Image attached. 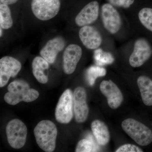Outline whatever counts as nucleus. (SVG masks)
<instances>
[{
	"label": "nucleus",
	"instance_id": "nucleus-1",
	"mask_svg": "<svg viewBox=\"0 0 152 152\" xmlns=\"http://www.w3.org/2000/svg\"><path fill=\"white\" fill-rule=\"evenodd\" d=\"M8 91L4 99L11 105H15L21 102H32L39 96L38 91L31 88L29 85L23 80H16L10 83L8 86Z\"/></svg>",
	"mask_w": 152,
	"mask_h": 152
},
{
	"label": "nucleus",
	"instance_id": "nucleus-2",
	"mask_svg": "<svg viewBox=\"0 0 152 152\" xmlns=\"http://www.w3.org/2000/svg\"><path fill=\"white\" fill-rule=\"evenodd\" d=\"M34 134L36 142L41 149L46 152L54 151L58 130L53 122L49 120L41 121L35 127Z\"/></svg>",
	"mask_w": 152,
	"mask_h": 152
},
{
	"label": "nucleus",
	"instance_id": "nucleus-3",
	"mask_svg": "<svg viewBox=\"0 0 152 152\" xmlns=\"http://www.w3.org/2000/svg\"><path fill=\"white\" fill-rule=\"evenodd\" d=\"M123 129L137 144L145 146L152 142V131L137 120L128 118L121 124Z\"/></svg>",
	"mask_w": 152,
	"mask_h": 152
},
{
	"label": "nucleus",
	"instance_id": "nucleus-4",
	"mask_svg": "<svg viewBox=\"0 0 152 152\" xmlns=\"http://www.w3.org/2000/svg\"><path fill=\"white\" fill-rule=\"evenodd\" d=\"M27 128L24 123L18 119L11 120L6 127L8 142L11 147L18 149L25 145Z\"/></svg>",
	"mask_w": 152,
	"mask_h": 152
},
{
	"label": "nucleus",
	"instance_id": "nucleus-5",
	"mask_svg": "<svg viewBox=\"0 0 152 152\" xmlns=\"http://www.w3.org/2000/svg\"><path fill=\"white\" fill-rule=\"evenodd\" d=\"M60 0H32L31 7L35 16L42 21L50 20L59 12Z\"/></svg>",
	"mask_w": 152,
	"mask_h": 152
},
{
	"label": "nucleus",
	"instance_id": "nucleus-6",
	"mask_svg": "<svg viewBox=\"0 0 152 152\" xmlns=\"http://www.w3.org/2000/svg\"><path fill=\"white\" fill-rule=\"evenodd\" d=\"M73 94L72 91L67 89L60 97L56 107L55 117L58 122L67 124L73 117Z\"/></svg>",
	"mask_w": 152,
	"mask_h": 152
},
{
	"label": "nucleus",
	"instance_id": "nucleus-7",
	"mask_svg": "<svg viewBox=\"0 0 152 152\" xmlns=\"http://www.w3.org/2000/svg\"><path fill=\"white\" fill-rule=\"evenodd\" d=\"M101 15L104 27L110 34H115L120 31L122 25L121 18L114 6L109 3L103 4Z\"/></svg>",
	"mask_w": 152,
	"mask_h": 152
},
{
	"label": "nucleus",
	"instance_id": "nucleus-8",
	"mask_svg": "<svg viewBox=\"0 0 152 152\" xmlns=\"http://www.w3.org/2000/svg\"><path fill=\"white\" fill-rule=\"evenodd\" d=\"M152 55V48L149 42L143 38L138 39L130 56V65L132 67H139L149 59Z\"/></svg>",
	"mask_w": 152,
	"mask_h": 152
},
{
	"label": "nucleus",
	"instance_id": "nucleus-9",
	"mask_svg": "<svg viewBox=\"0 0 152 152\" xmlns=\"http://www.w3.org/2000/svg\"><path fill=\"white\" fill-rule=\"evenodd\" d=\"M22 68L21 64L16 59L9 56L0 60V87L5 86L11 77H14Z\"/></svg>",
	"mask_w": 152,
	"mask_h": 152
},
{
	"label": "nucleus",
	"instance_id": "nucleus-10",
	"mask_svg": "<svg viewBox=\"0 0 152 152\" xmlns=\"http://www.w3.org/2000/svg\"><path fill=\"white\" fill-rule=\"evenodd\" d=\"M74 112L75 119L78 123L85 122L88 115V106L87 102V93L84 88L78 87L73 93Z\"/></svg>",
	"mask_w": 152,
	"mask_h": 152
},
{
	"label": "nucleus",
	"instance_id": "nucleus-11",
	"mask_svg": "<svg viewBox=\"0 0 152 152\" xmlns=\"http://www.w3.org/2000/svg\"><path fill=\"white\" fill-rule=\"evenodd\" d=\"M101 92L107 98L112 109L118 108L122 103L124 96L118 87L111 80H103L100 85Z\"/></svg>",
	"mask_w": 152,
	"mask_h": 152
},
{
	"label": "nucleus",
	"instance_id": "nucleus-12",
	"mask_svg": "<svg viewBox=\"0 0 152 152\" xmlns=\"http://www.w3.org/2000/svg\"><path fill=\"white\" fill-rule=\"evenodd\" d=\"M83 54L81 48L71 44L66 48L63 56V69L65 73L71 75L75 70Z\"/></svg>",
	"mask_w": 152,
	"mask_h": 152
},
{
	"label": "nucleus",
	"instance_id": "nucleus-13",
	"mask_svg": "<svg viewBox=\"0 0 152 152\" xmlns=\"http://www.w3.org/2000/svg\"><path fill=\"white\" fill-rule=\"evenodd\" d=\"M99 4L97 1H93L87 4L76 17V25L83 27L94 23L99 17Z\"/></svg>",
	"mask_w": 152,
	"mask_h": 152
},
{
	"label": "nucleus",
	"instance_id": "nucleus-14",
	"mask_svg": "<svg viewBox=\"0 0 152 152\" xmlns=\"http://www.w3.org/2000/svg\"><path fill=\"white\" fill-rule=\"evenodd\" d=\"M79 36L82 43L89 50L98 48L102 42L99 32L94 27L89 25L82 27L79 31Z\"/></svg>",
	"mask_w": 152,
	"mask_h": 152
},
{
	"label": "nucleus",
	"instance_id": "nucleus-15",
	"mask_svg": "<svg viewBox=\"0 0 152 152\" xmlns=\"http://www.w3.org/2000/svg\"><path fill=\"white\" fill-rule=\"evenodd\" d=\"M66 41L61 37L53 38L48 41L40 51L41 56L46 60L49 64H53L59 53L64 50Z\"/></svg>",
	"mask_w": 152,
	"mask_h": 152
},
{
	"label": "nucleus",
	"instance_id": "nucleus-16",
	"mask_svg": "<svg viewBox=\"0 0 152 152\" xmlns=\"http://www.w3.org/2000/svg\"><path fill=\"white\" fill-rule=\"evenodd\" d=\"M92 131L97 142L101 146H105L110 142V132L107 126L102 121L96 120L91 125Z\"/></svg>",
	"mask_w": 152,
	"mask_h": 152
},
{
	"label": "nucleus",
	"instance_id": "nucleus-17",
	"mask_svg": "<svg viewBox=\"0 0 152 152\" xmlns=\"http://www.w3.org/2000/svg\"><path fill=\"white\" fill-rule=\"evenodd\" d=\"M33 74L39 83L45 84L48 81V76L45 71L49 68V63L42 56H37L33 60L32 63Z\"/></svg>",
	"mask_w": 152,
	"mask_h": 152
},
{
	"label": "nucleus",
	"instance_id": "nucleus-18",
	"mask_svg": "<svg viewBox=\"0 0 152 152\" xmlns=\"http://www.w3.org/2000/svg\"><path fill=\"white\" fill-rule=\"evenodd\" d=\"M143 102L145 105L152 106V80L146 76H141L137 80Z\"/></svg>",
	"mask_w": 152,
	"mask_h": 152
},
{
	"label": "nucleus",
	"instance_id": "nucleus-19",
	"mask_svg": "<svg viewBox=\"0 0 152 152\" xmlns=\"http://www.w3.org/2000/svg\"><path fill=\"white\" fill-rule=\"evenodd\" d=\"M13 22L11 12L7 5L1 4L0 5V26L4 29L10 28Z\"/></svg>",
	"mask_w": 152,
	"mask_h": 152
},
{
	"label": "nucleus",
	"instance_id": "nucleus-20",
	"mask_svg": "<svg viewBox=\"0 0 152 152\" xmlns=\"http://www.w3.org/2000/svg\"><path fill=\"white\" fill-rule=\"evenodd\" d=\"M138 17L142 24L152 32V8L145 7L139 12Z\"/></svg>",
	"mask_w": 152,
	"mask_h": 152
},
{
	"label": "nucleus",
	"instance_id": "nucleus-21",
	"mask_svg": "<svg viewBox=\"0 0 152 152\" xmlns=\"http://www.w3.org/2000/svg\"><path fill=\"white\" fill-rule=\"evenodd\" d=\"M106 75V70L103 68L92 66L89 68L87 72V79L91 86H94L96 80L99 77H103Z\"/></svg>",
	"mask_w": 152,
	"mask_h": 152
},
{
	"label": "nucleus",
	"instance_id": "nucleus-22",
	"mask_svg": "<svg viewBox=\"0 0 152 152\" xmlns=\"http://www.w3.org/2000/svg\"><path fill=\"white\" fill-rule=\"evenodd\" d=\"M92 140L84 139L80 141L76 146V152H90L98 151L99 147Z\"/></svg>",
	"mask_w": 152,
	"mask_h": 152
},
{
	"label": "nucleus",
	"instance_id": "nucleus-23",
	"mask_svg": "<svg viewBox=\"0 0 152 152\" xmlns=\"http://www.w3.org/2000/svg\"><path fill=\"white\" fill-rule=\"evenodd\" d=\"M94 58L97 64L99 66L112 64L114 61L113 57L110 53L103 51L101 49L96 50Z\"/></svg>",
	"mask_w": 152,
	"mask_h": 152
},
{
	"label": "nucleus",
	"instance_id": "nucleus-24",
	"mask_svg": "<svg viewBox=\"0 0 152 152\" xmlns=\"http://www.w3.org/2000/svg\"><path fill=\"white\" fill-rule=\"evenodd\" d=\"M114 7L127 9L132 5L135 0H107Z\"/></svg>",
	"mask_w": 152,
	"mask_h": 152
},
{
	"label": "nucleus",
	"instance_id": "nucleus-25",
	"mask_svg": "<svg viewBox=\"0 0 152 152\" xmlns=\"http://www.w3.org/2000/svg\"><path fill=\"white\" fill-rule=\"evenodd\" d=\"M116 152H142L139 147L132 144H125L120 147L115 151Z\"/></svg>",
	"mask_w": 152,
	"mask_h": 152
},
{
	"label": "nucleus",
	"instance_id": "nucleus-26",
	"mask_svg": "<svg viewBox=\"0 0 152 152\" xmlns=\"http://www.w3.org/2000/svg\"><path fill=\"white\" fill-rule=\"evenodd\" d=\"M18 1V0H0L1 4H4L7 5L15 4Z\"/></svg>",
	"mask_w": 152,
	"mask_h": 152
},
{
	"label": "nucleus",
	"instance_id": "nucleus-27",
	"mask_svg": "<svg viewBox=\"0 0 152 152\" xmlns=\"http://www.w3.org/2000/svg\"><path fill=\"white\" fill-rule=\"evenodd\" d=\"M1 34H0V36H1V37L2 36V28L1 27Z\"/></svg>",
	"mask_w": 152,
	"mask_h": 152
}]
</instances>
